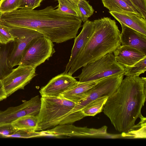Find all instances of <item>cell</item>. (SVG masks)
Returning a JSON list of instances; mask_svg holds the SVG:
<instances>
[{
    "instance_id": "obj_20",
    "label": "cell",
    "mask_w": 146,
    "mask_h": 146,
    "mask_svg": "<svg viewBox=\"0 0 146 146\" xmlns=\"http://www.w3.org/2000/svg\"><path fill=\"white\" fill-rule=\"evenodd\" d=\"M101 1L104 6L108 9L109 11L131 12L139 15L133 8L122 0Z\"/></svg>"
},
{
    "instance_id": "obj_9",
    "label": "cell",
    "mask_w": 146,
    "mask_h": 146,
    "mask_svg": "<svg viewBox=\"0 0 146 146\" xmlns=\"http://www.w3.org/2000/svg\"><path fill=\"white\" fill-rule=\"evenodd\" d=\"M36 75V69L19 65L1 80L7 97L20 89H24Z\"/></svg>"
},
{
    "instance_id": "obj_13",
    "label": "cell",
    "mask_w": 146,
    "mask_h": 146,
    "mask_svg": "<svg viewBox=\"0 0 146 146\" xmlns=\"http://www.w3.org/2000/svg\"><path fill=\"white\" fill-rule=\"evenodd\" d=\"M93 31V21L87 20L85 22L80 33L74 38L70 57L63 73L67 74L74 65L90 38Z\"/></svg>"
},
{
    "instance_id": "obj_18",
    "label": "cell",
    "mask_w": 146,
    "mask_h": 146,
    "mask_svg": "<svg viewBox=\"0 0 146 146\" xmlns=\"http://www.w3.org/2000/svg\"><path fill=\"white\" fill-rule=\"evenodd\" d=\"M108 97L102 96L92 101L84 107L81 111L85 117L95 116L102 111Z\"/></svg>"
},
{
    "instance_id": "obj_8",
    "label": "cell",
    "mask_w": 146,
    "mask_h": 146,
    "mask_svg": "<svg viewBox=\"0 0 146 146\" xmlns=\"http://www.w3.org/2000/svg\"><path fill=\"white\" fill-rule=\"evenodd\" d=\"M9 32L16 37L13 40L12 49L9 54L8 62L13 68L19 65L26 48L34 39L43 36L33 29L21 27H7Z\"/></svg>"
},
{
    "instance_id": "obj_4",
    "label": "cell",
    "mask_w": 146,
    "mask_h": 146,
    "mask_svg": "<svg viewBox=\"0 0 146 146\" xmlns=\"http://www.w3.org/2000/svg\"><path fill=\"white\" fill-rule=\"evenodd\" d=\"M38 131H44L65 124L76 103L61 97L41 96Z\"/></svg>"
},
{
    "instance_id": "obj_17",
    "label": "cell",
    "mask_w": 146,
    "mask_h": 146,
    "mask_svg": "<svg viewBox=\"0 0 146 146\" xmlns=\"http://www.w3.org/2000/svg\"><path fill=\"white\" fill-rule=\"evenodd\" d=\"M103 79L88 82H80L78 81L74 86L62 93L60 97L68 100L77 104L83 98L84 94L87 91L93 87Z\"/></svg>"
},
{
    "instance_id": "obj_21",
    "label": "cell",
    "mask_w": 146,
    "mask_h": 146,
    "mask_svg": "<svg viewBox=\"0 0 146 146\" xmlns=\"http://www.w3.org/2000/svg\"><path fill=\"white\" fill-rule=\"evenodd\" d=\"M58 4L57 9L64 13L80 17L77 6L70 0H57Z\"/></svg>"
},
{
    "instance_id": "obj_7",
    "label": "cell",
    "mask_w": 146,
    "mask_h": 146,
    "mask_svg": "<svg viewBox=\"0 0 146 146\" xmlns=\"http://www.w3.org/2000/svg\"><path fill=\"white\" fill-rule=\"evenodd\" d=\"M54 45L48 38L42 36L33 40L25 50L19 65L35 68L52 56Z\"/></svg>"
},
{
    "instance_id": "obj_22",
    "label": "cell",
    "mask_w": 146,
    "mask_h": 146,
    "mask_svg": "<svg viewBox=\"0 0 146 146\" xmlns=\"http://www.w3.org/2000/svg\"><path fill=\"white\" fill-rule=\"evenodd\" d=\"M146 70V57L133 65L124 67V76H139Z\"/></svg>"
},
{
    "instance_id": "obj_25",
    "label": "cell",
    "mask_w": 146,
    "mask_h": 146,
    "mask_svg": "<svg viewBox=\"0 0 146 146\" xmlns=\"http://www.w3.org/2000/svg\"><path fill=\"white\" fill-rule=\"evenodd\" d=\"M22 0H0V13L10 12L19 9Z\"/></svg>"
},
{
    "instance_id": "obj_24",
    "label": "cell",
    "mask_w": 146,
    "mask_h": 146,
    "mask_svg": "<svg viewBox=\"0 0 146 146\" xmlns=\"http://www.w3.org/2000/svg\"><path fill=\"white\" fill-rule=\"evenodd\" d=\"M9 54L8 50L6 49L0 50V79L1 80L13 69L9 66L8 63Z\"/></svg>"
},
{
    "instance_id": "obj_6",
    "label": "cell",
    "mask_w": 146,
    "mask_h": 146,
    "mask_svg": "<svg viewBox=\"0 0 146 146\" xmlns=\"http://www.w3.org/2000/svg\"><path fill=\"white\" fill-rule=\"evenodd\" d=\"M124 73L104 78L87 91L82 99L76 104L70 115L77 120L85 117L81 111L82 108L89 103L100 97H109L117 89L123 79Z\"/></svg>"
},
{
    "instance_id": "obj_32",
    "label": "cell",
    "mask_w": 146,
    "mask_h": 146,
    "mask_svg": "<svg viewBox=\"0 0 146 146\" xmlns=\"http://www.w3.org/2000/svg\"><path fill=\"white\" fill-rule=\"evenodd\" d=\"M124 2H125L126 4H127L128 5L131 7L132 8H133L134 10H135L136 12L137 13L143 17L140 13V12L137 10V9L136 8L135 6L133 4L131 3V2L130 1V0H122Z\"/></svg>"
},
{
    "instance_id": "obj_28",
    "label": "cell",
    "mask_w": 146,
    "mask_h": 146,
    "mask_svg": "<svg viewBox=\"0 0 146 146\" xmlns=\"http://www.w3.org/2000/svg\"><path fill=\"white\" fill-rule=\"evenodd\" d=\"M18 130L12 123L2 124L0 125V135L4 137L8 138Z\"/></svg>"
},
{
    "instance_id": "obj_1",
    "label": "cell",
    "mask_w": 146,
    "mask_h": 146,
    "mask_svg": "<svg viewBox=\"0 0 146 146\" xmlns=\"http://www.w3.org/2000/svg\"><path fill=\"white\" fill-rule=\"evenodd\" d=\"M82 22L80 17L61 12L51 6L39 10L20 8L0 16V24L35 30L56 43L74 38Z\"/></svg>"
},
{
    "instance_id": "obj_30",
    "label": "cell",
    "mask_w": 146,
    "mask_h": 146,
    "mask_svg": "<svg viewBox=\"0 0 146 146\" xmlns=\"http://www.w3.org/2000/svg\"><path fill=\"white\" fill-rule=\"evenodd\" d=\"M143 17L146 18V0H130Z\"/></svg>"
},
{
    "instance_id": "obj_5",
    "label": "cell",
    "mask_w": 146,
    "mask_h": 146,
    "mask_svg": "<svg viewBox=\"0 0 146 146\" xmlns=\"http://www.w3.org/2000/svg\"><path fill=\"white\" fill-rule=\"evenodd\" d=\"M74 77L80 82L92 81L124 73V67L116 60L113 53H108L84 66Z\"/></svg>"
},
{
    "instance_id": "obj_27",
    "label": "cell",
    "mask_w": 146,
    "mask_h": 146,
    "mask_svg": "<svg viewBox=\"0 0 146 146\" xmlns=\"http://www.w3.org/2000/svg\"><path fill=\"white\" fill-rule=\"evenodd\" d=\"M15 37L9 32L7 27L0 24V44H6L13 41Z\"/></svg>"
},
{
    "instance_id": "obj_29",
    "label": "cell",
    "mask_w": 146,
    "mask_h": 146,
    "mask_svg": "<svg viewBox=\"0 0 146 146\" xmlns=\"http://www.w3.org/2000/svg\"><path fill=\"white\" fill-rule=\"evenodd\" d=\"M43 0H22L20 8L33 10L40 6Z\"/></svg>"
},
{
    "instance_id": "obj_19",
    "label": "cell",
    "mask_w": 146,
    "mask_h": 146,
    "mask_svg": "<svg viewBox=\"0 0 146 146\" xmlns=\"http://www.w3.org/2000/svg\"><path fill=\"white\" fill-rule=\"evenodd\" d=\"M38 116L27 115L21 117L12 122L18 129H27L37 131Z\"/></svg>"
},
{
    "instance_id": "obj_23",
    "label": "cell",
    "mask_w": 146,
    "mask_h": 146,
    "mask_svg": "<svg viewBox=\"0 0 146 146\" xmlns=\"http://www.w3.org/2000/svg\"><path fill=\"white\" fill-rule=\"evenodd\" d=\"M77 6L80 13V18L83 22L88 20L94 12L92 6L86 0H79Z\"/></svg>"
},
{
    "instance_id": "obj_15",
    "label": "cell",
    "mask_w": 146,
    "mask_h": 146,
    "mask_svg": "<svg viewBox=\"0 0 146 146\" xmlns=\"http://www.w3.org/2000/svg\"><path fill=\"white\" fill-rule=\"evenodd\" d=\"M117 62L124 67L131 66L146 57V54L139 50L121 45L113 52Z\"/></svg>"
},
{
    "instance_id": "obj_2",
    "label": "cell",
    "mask_w": 146,
    "mask_h": 146,
    "mask_svg": "<svg viewBox=\"0 0 146 146\" xmlns=\"http://www.w3.org/2000/svg\"><path fill=\"white\" fill-rule=\"evenodd\" d=\"M146 98V78L139 76H126L108 97L103 112L122 137L135 128Z\"/></svg>"
},
{
    "instance_id": "obj_11",
    "label": "cell",
    "mask_w": 146,
    "mask_h": 146,
    "mask_svg": "<svg viewBox=\"0 0 146 146\" xmlns=\"http://www.w3.org/2000/svg\"><path fill=\"white\" fill-rule=\"evenodd\" d=\"M72 75L63 73L52 78L39 91L41 96L58 97L78 82Z\"/></svg>"
},
{
    "instance_id": "obj_10",
    "label": "cell",
    "mask_w": 146,
    "mask_h": 146,
    "mask_svg": "<svg viewBox=\"0 0 146 146\" xmlns=\"http://www.w3.org/2000/svg\"><path fill=\"white\" fill-rule=\"evenodd\" d=\"M41 104V98L36 96L28 100L23 101L20 105L0 111V125L11 123L15 120L24 116H38Z\"/></svg>"
},
{
    "instance_id": "obj_14",
    "label": "cell",
    "mask_w": 146,
    "mask_h": 146,
    "mask_svg": "<svg viewBox=\"0 0 146 146\" xmlns=\"http://www.w3.org/2000/svg\"><path fill=\"white\" fill-rule=\"evenodd\" d=\"M120 35L121 45L138 49L146 54V35L123 24Z\"/></svg>"
},
{
    "instance_id": "obj_31",
    "label": "cell",
    "mask_w": 146,
    "mask_h": 146,
    "mask_svg": "<svg viewBox=\"0 0 146 146\" xmlns=\"http://www.w3.org/2000/svg\"><path fill=\"white\" fill-rule=\"evenodd\" d=\"M7 97L2 83L1 80L0 79V101L5 99Z\"/></svg>"
},
{
    "instance_id": "obj_16",
    "label": "cell",
    "mask_w": 146,
    "mask_h": 146,
    "mask_svg": "<svg viewBox=\"0 0 146 146\" xmlns=\"http://www.w3.org/2000/svg\"><path fill=\"white\" fill-rule=\"evenodd\" d=\"M109 12L120 24L146 35V19L143 17L133 13L111 11Z\"/></svg>"
},
{
    "instance_id": "obj_3",
    "label": "cell",
    "mask_w": 146,
    "mask_h": 146,
    "mask_svg": "<svg viewBox=\"0 0 146 146\" xmlns=\"http://www.w3.org/2000/svg\"><path fill=\"white\" fill-rule=\"evenodd\" d=\"M94 31L89 39L67 74L72 75L86 64L110 53L121 45L120 31L114 20L104 17L93 21Z\"/></svg>"
},
{
    "instance_id": "obj_33",
    "label": "cell",
    "mask_w": 146,
    "mask_h": 146,
    "mask_svg": "<svg viewBox=\"0 0 146 146\" xmlns=\"http://www.w3.org/2000/svg\"><path fill=\"white\" fill-rule=\"evenodd\" d=\"M71 1L74 3L76 5H77V4L78 3L79 0H70Z\"/></svg>"
},
{
    "instance_id": "obj_34",
    "label": "cell",
    "mask_w": 146,
    "mask_h": 146,
    "mask_svg": "<svg viewBox=\"0 0 146 146\" xmlns=\"http://www.w3.org/2000/svg\"><path fill=\"white\" fill-rule=\"evenodd\" d=\"M1 13H0V16Z\"/></svg>"
},
{
    "instance_id": "obj_12",
    "label": "cell",
    "mask_w": 146,
    "mask_h": 146,
    "mask_svg": "<svg viewBox=\"0 0 146 146\" xmlns=\"http://www.w3.org/2000/svg\"><path fill=\"white\" fill-rule=\"evenodd\" d=\"M107 127L104 126L98 129L80 127L66 124L59 125L53 129V133L56 137H104L107 135Z\"/></svg>"
},
{
    "instance_id": "obj_26",
    "label": "cell",
    "mask_w": 146,
    "mask_h": 146,
    "mask_svg": "<svg viewBox=\"0 0 146 146\" xmlns=\"http://www.w3.org/2000/svg\"><path fill=\"white\" fill-rule=\"evenodd\" d=\"M44 136L42 131L39 132L30 129H19L15 133L10 135L8 138H27Z\"/></svg>"
}]
</instances>
